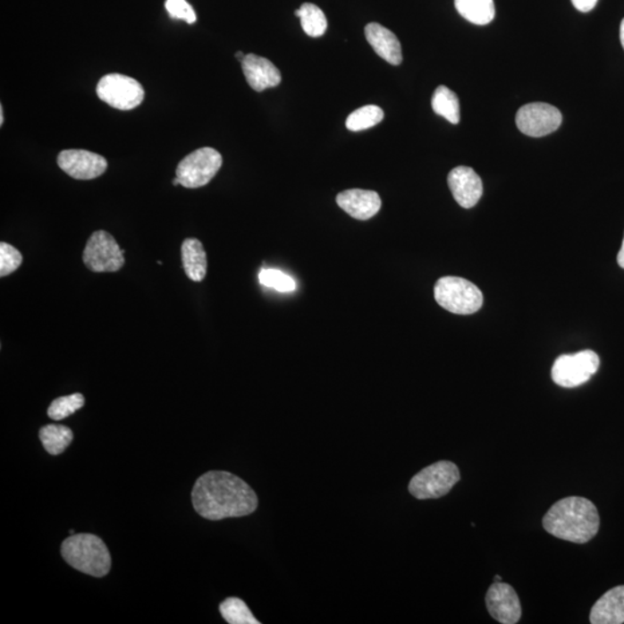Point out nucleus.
Instances as JSON below:
<instances>
[{
  "mask_svg": "<svg viewBox=\"0 0 624 624\" xmlns=\"http://www.w3.org/2000/svg\"><path fill=\"white\" fill-rule=\"evenodd\" d=\"M235 57H236L237 59H239V61H240V63H242L244 57H246V55H244V54L242 53V51H239V53H237V54L235 55Z\"/></svg>",
  "mask_w": 624,
  "mask_h": 624,
  "instance_id": "obj_32",
  "label": "nucleus"
},
{
  "mask_svg": "<svg viewBox=\"0 0 624 624\" xmlns=\"http://www.w3.org/2000/svg\"><path fill=\"white\" fill-rule=\"evenodd\" d=\"M22 260L23 257L18 249L12 247L9 243H0V276L2 278L17 271Z\"/></svg>",
  "mask_w": 624,
  "mask_h": 624,
  "instance_id": "obj_27",
  "label": "nucleus"
},
{
  "mask_svg": "<svg viewBox=\"0 0 624 624\" xmlns=\"http://www.w3.org/2000/svg\"><path fill=\"white\" fill-rule=\"evenodd\" d=\"M543 524L555 538L586 544L598 533L600 517L590 500L572 496L556 502L544 515Z\"/></svg>",
  "mask_w": 624,
  "mask_h": 624,
  "instance_id": "obj_2",
  "label": "nucleus"
},
{
  "mask_svg": "<svg viewBox=\"0 0 624 624\" xmlns=\"http://www.w3.org/2000/svg\"><path fill=\"white\" fill-rule=\"evenodd\" d=\"M562 123V114L548 104L525 105L517 113L516 124L528 137L540 138L556 131Z\"/></svg>",
  "mask_w": 624,
  "mask_h": 624,
  "instance_id": "obj_10",
  "label": "nucleus"
},
{
  "mask_svg": "<svg viewBox=\"0 0 624 624\" xmlns=\"http://www.w3.org/2000/svg\"><path fill=\"white\" fill-rule=\"evenodd\" d=\"M39 440L47 453L57 456L69 448L73 440V433L66 426L46 425L39 430Z\"/></svg>",
  "mask_w": 624,
  "mask_h": 624,
  "instance_id": "obj_20",
  "label": "nucleus"
},
{
  "mask_svg": "<svg viewBox=\"0 0 624 624\" xmlns=\"http://www.w3.org/2000/svg\"><path fill=\"white\" fill-rule=\"evenodd\" d=\"M448 184L454 199L463 208L476 207L483 197V181L472 168L460 165L452 169L448 176Z\"/></svg>",
  "mask_w": 624,
  "mask_h": 624,
  "instance_id": "obj_13",
  "label": "nucleus"
},
{
  "mask_svg": "<svg viewBox=\"0 0 624 624\" xmlns=\"http://www.w3.org/2000/svg\"><path fill=\"white\" fill-rule=\"evenodd\" d=\"M592 624L624 623V586L607 591L592 607Z\"/></svg>",
  "mask_w": 624,
  "mask_h": 624,
  "instance_id": "obj_17",
  "label": "nucleus"
},
{
  "mask_svg": "<svg viewBox=\"0 0 624 624\" xmlns=\"http://www.w3.org/2000/svg\"><path fill=\"white\" fill-rule=\"evenodd\" d=\"M97 94L100 100L118 110H132L145 98L144 87L136 79L123 74H106L98 81Z\"/></svg>",
  "mask_w": 624,
  "mask_h": 624,
  "instance_id": "obj_9",
  "label": "nucleus"
},
{
  "mask_svg": "<svg viewBox=\"0 0 624 624\" xmlns=\"http://www.w3.org/2000/svg\"><path fill=\"white\" fill-rule=\"evenodd\" d=\"M338 207L351 218L369 220L376 215L382 207L381 197L370 190L350 189L339 193Z\"/></svg>",
  "mask_w": 624,
  "mask_h": 624,
  "instance_id": "obj_14",
  "label": "nucleus"
},
{
  "mask_svg": "<svg viewBox=\"0 0 624 624\" xmlns=\"http://www.w3.org/2000/svg\"><path fill=\"white\" fill-rule=\"evenodd\" d=\"M220 613L229 624H259L247 603L239 598H228L220 605Z\"/></svg>",
  "mask_w": 624,
  "mask_h": 624,
  "instance_id": "obj_24",
  "label": "nucleus"
},
{
  "mask_svg": "<svg viewBox=\"0 0 624 624\" xmlns=\"http://www.w3.org/2000/svg\"><path fill=\"white\" fill-rule=\"evenodd\" d=\"M242 71L248 84L256 92H263L282 82V73L274 63L255 54L246 55L242 61Z\"/></svg>",
  "mask_w": 624,
  "mask_h": 624,
  "instance_id": "obj_15",
  "label": "nucleus"
},
{
  "mask_svg": "<svg viewBox=\"0 0 624 624\" xmlns=\"http://www.w3.org/2000/svg\"><path fill=\"white\" fill-rule=\"evenodd\" d=\"M173 184L175 185V187H176V185H180V184H181V181H180V180L177 179V177H176V179L173 181Z\"/></svg>",
  "mask_w": 624,
  "mask_h": 624,
  "instance_id": "obj_34",
  "label": "nucleus"
},
{
  "mask_svg": "<svg viewBox=\"0 0 624 624\" xmlns=\"http://www.w3.org/2000/svg\"><path fill=\"white\" fill-rule=\"evenodd\" d=\"M125 251L118 246L113 235L105 231L93 232L86 244L84 256L85 266L95 274L120 271L125 264Z\"/></svg>",
  "mask_w": 624,
  "mask_h": 624,
  "instance_id": "obj_8",
  "label": "nucleus"
},
{
  "mask_svg": "<svg viewBox=\"0 0 624 624\" xmlns=\"http://www.w3.org/2000/svg\"><path fill=\"white\" fill-rule=\"evenodd\" d=\"M618 264L624 270V237H623L621 250H620V252L618 254Z\"/></svg>",
  "mask_w": 624,
  "mask_h": 624,
  "instance_id": "obj_30",
  "label": "nucleus"
},
{
  "mask_svg": "<svg viewBox=\"0 0 624 624\" xmlns=\"http://www.w3.org/2000/svg\"><path fill=\"white\" fill-rule=\"evenodd\" d=\"M84 405L85 398L81 393L59 397L51 402L49 409H47V416L55 421L64 420L67 417L72 416L77 410L82 409Z\"/></svg>",
  "mask_w": 624,
  "mask_h": 624,
  "instance_id": "obj_25",
  "label": "nucleus"
},
{
  "mask_svg": "<svg viewBox=\"0 0 624 624\" xmlns=\"http://www.w3.org/2000/svg\"><path fill=\"white\" fill-rule=\"evenodd\" d=\"M57 164L67 175L80 181L97 179L108 168L104 156L84 149H66L59 153Z\"/></svg>",
  "mask_w": 624,
  "mask_h": 624,
  "instance_id": "obj_11",
  "label": "nucleus"
},
{
  "mask_svg": "<svg viewBox=\"0 0 624 624\" xmlns=\"http://www.w3.org/2000/svg\"><path fill=\"white\" fill-rule=\"evenodd\" d=\"M165 9L173 19H181L188 23L196 22V12L185 0H167Z\"/></svg>",
  "mask_w": 624,
  "mask_h": 624,
  "instance_id": "obj_28",
  "label": "nucleus"
},
{
  "mask_svg": "<svg viewBox=\"0 0 624 624\" xmlns=\"http://www.w3.org/2000/svg\"><path fill=\"white\" fill-rule=\"evenodd\" d=\"M485 605L489 613L500 623L515 624L521 618L519 595L509 584L493 583L485 595Z\"/></svg>",
  "mask_w": 624,
  "mask_h": 624,
  "instance_id": "obj_12",
  "label": "nucleus"
},
{
  "mask_svg": "<svg viewBox=\"0 0 624 624\" xmlns=\"http://www.w3.org/2000/svg\"><path fill=\"white\" fill-rule=\"evenodd\" d=\"M432 106L434 112L444 117L452 124L460 121V105L457 94L446 86L437 87L433 95Z\"/></svg>",
  "mask_w": 624,
  "mask_h": 624,
  "instance_id": "obj_21",
  "label": "nucleus"
},
{
  "mask_svg": "<svg viewBox=\"0 0 624 624\" xmlns=\"http://www.w3.org/2000/svg\"><path fill=\"white\" fill-rule=\"evenodd\" d=\"M620 38H621V43L624 49V19L622 20L621 27H620Z\"/></svg>",
  "mask_w": 624,
  "mask_h": 624,
  "instance_id": "obj_31",
  "label": "nucleus"
},
{
  "mask_svg": "<svg viewBox=\"0 0 624 624\" xmlns=\"http://www.w3.org/2000/svg\"><path fill=\"white\" fill-rule=\"evenodd\" d=\"M438 304L456 315H472L481 309L484 295L476 284L458 276H444L434 288Z\"/></svg>",
  "mask_w": 624,
  "mask_h": 624,
  "instance_id": "obj_4",
  "label": "nucleus"
},
{
  "mask_svg": "<svg viewBox=\"0 0 624 624\" xmlns=\"http://www.w3.org/2000/svg\"><path fill=\"white\" fill-rule=\"evenodd\" d=\"M493 579H495V582H502V578H500L499 575L495 576V578H493Z\"/></svg>",
  "mask_w": 624,
  "mask_h": 624,
  "instance_id": "obj_35",
  "label": "nucleus"
},
{
  "mask_svg": "<svg viewBox=\"0 0 624 624\" xmlns=\"http://www.w3.org/2000/svg\"><path fill=\"white\" fill-rule=\"evenodd\" d=\"M4 124V109L3 105H0V125Z\"/></svg>",
  "mask_w": 624,
  "mask_h": 624,
  "instance_id": "obj_33",
  "label": "nucleus"
},
{
  "mask_svg": "<svg viewBox=\"0 0 624 624\" xmlns=\"http://www.w3.org/2000/svg\"><path fill=\"white\" fill-rule=\"evenodd\" d=\"M259 282L264 286L274 288L282 293L293 291L296 288L294 279L279 270H263L259 274Z\"/></svg>",
  "mask_w": 624,
  "mask_h": 624,
  "instance_id": "obj_26",
  "label": "nucleus"
},
{
  "mask_svg": "<svg viewBox=\"0 0 624 624\" xmlns=\"http://www.w3.org/2000/svg\"><path fill=\"white\" fill-rule=\"evenodd\" d=\"M383 118H384V112L379 106L373 105L361 106L347 117L346 128L353 132L363 131L381 123Z\"/></svg>",
  "mask_w": 624,
  "mask_h": 624,
  "instance_id": "obj_23",
  "label": "nucleus"
},
{
  "mask_svg": "<svg viewBox=\"0 0 624 624\" xmlns=\"http://www.w3.org/2000/svg\"><path fill=\"white\" fill-rule=\"evenodd\" d=\"M296 17L301 19L304 33L311 38L323 37L327 30V20L324 12L315 4H303L295 11Z\"/></svg>",
  "mask_w": 624,
  "mask_h": 624,
  "instance_id": "obj_22",
  "label": "nucleus"
},
{
  "mask_svg": "<svg viewBox=\"0 0 624 624\" xmlns=\"http://www.w3.org/2000/svg\"><path fill=\"white\" fill-rule=\"evenodd\" d=\"M63 558L71 567L93 578H105L112 569V556L104 540L94 535H72L62 544Z\"/></svg>",
  "mask_w": 624,
  "mask_h": 624,
  "instance_id": "obj_3",
  "label": "nucleus"
},
{
  "mask_svg": "<svg viewBox=\"0 0 624 624\" xmlns=\"http://www.w3.org/2000/svg\"><path fill=\"white\" fill-rule=\"evenodd\" d=\"M458 13L474 25L485 26L495 18L493 0H454Z\"/></svg>",
  "mask_w": 624,
  "mask_h": 624,
  "instance_id": "obj_19",
  "label": "nucleus"
},
{
  "mask_svg": "<svg viewBox=\"0 0 624 624\" xmlns=\"http://www.w3.org/2000/svg\"><path fill=\"white\" fill-rule=\"evenodd\" d=\"M571 2L574 4L576 10L587 13V12L594 9L598 0H571Z\"/></svg>",
  "mask_w": 624,
  "mask_h": 624,
  "instance_id": "obj_29",
  "label": "nucleus"
},
{
  "mask_svg": "<svg viewBox=\"0 0 624 624\" xmlns=\"http://www.w3.org/2000/svg\"><path fill=\"white\" fill-rule=\"evenodd\" d=\"M181 262L185 274L195 282H203L207 274V256L203 243L197 239H187L181 244Z\"/></svg>",
  "mask_w": 624,
  "mask_h": 624,
  "instance_id": "obj_18",
  "label": "nucleus"
},
{
  "mask_svg": "<svg viewBox=\"0 0 624 624\" xmlns=\"http://www.w3.org/2000/svg\"><path fill=\"white\" fill-rule=\"evenodd\" d=\"M223 165V156L215 148H204L190 153L177 165L176 177L181 185L197 189L208 184Z\"/></svg>",
  "mask_w": 624,
  "mask_h": 624,
  "instance_id": "obj_6",
  "label": "nucleus"
},
{
  "mask_svg": "<svg viewBox=\"0 0 624 624\" xmlns=\"http://www.w3.org/2000/svg\"><path fill=\"white\" fill-rule=\"evenodd\" d=\"M365 34L367 41L376 51L379 57L390 63L391 65H399L402 62L401 42L392 31L371 22L366 26Z\"/></svg>",
  "mask_w": 624,
  "mask_h": 624,
  "instance_id": "obj_16",
  "label": "nucleus"
},
{
  "mask_svg": "<svg viewBox=\"0 0 624 624\" xmlns=\"http://www.w3.org/2000/svg\"><path fill=\"white\" fill-rule=\"evenodd\" d=\"M193 508L208 520L251 515L258 507L254 489L234 474L211 471L196 481L191 493Z\"/></svg>",
  "mask_w": 624,
  "mask_h": 624,
  "instance_id": "obj_1",
  "label": "nucleus"
},
{
  "mask_svg": "<svg viewBox=\"0 0 624 624\" xmlns=\"http://www.w3.org/2000/svg\"><path fill=\"white\" fill-rule=\"evenodd\" d=\"M600 358L594 351L583 350L576 354L561 355L552 368V378L562 388L571 389L586 384L598 371Z\"/></svg>",
  "mask_w": 624,
  "mask_h": 624,
  "instance_id": "obj_7",
  "label": "nucleus"
},
{
  "mask_svg": "<svg viewBox=\"0 0 624 624\" xmlns=\"http://www.w3.org/2000/svg\"><path fill=\"white\" fill-rule=\"evenodd\" d=\"M460 480V468L451 461H437L418 472L410 480L409 491L417 500L443 497Z\"/></svg>",
  "mask_w": 624,
  "mask_h": 624,
  "instance_id": "obj_5",
  "label": "nucleus"
}]
</instances>
